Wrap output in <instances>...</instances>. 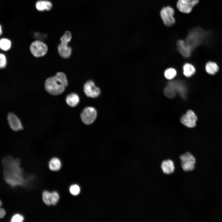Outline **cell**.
<instances>
[{
  "instance_id": "obj_1",
  "label": "cell",
  "mask_w": 222,
  "mask_h": 222,
  "mask_svg": "<svg viewBox=\"0 0 222 222\" xmlns=\"http://www.w3.org/2000/svg\"><path fill=\"white\" fill-rule=\"evenodd\" d=\"M68 85L66 75L63 72H58L56 75L47 78L44 83L46 91L52 95H58L65 91Z\"/></svg>"
},
{
  "instance_id": "obj_2",
  "label": "cell",
  "mask_w": 222,
  "mask_h": 222,
  "mask_svg": "<svg viewBox=\"0 0 222 222\" xmlns=\"http://www.w3.org/2000/svg\"><path fill=\"white\" fill-rule=\"evenodd\" d=\"M207 32L200 27H195L189 30L186 43L193 49L203 43H207Z\"/></svg>"
},
{
  "instance_id": "obj_3",
  "label": "cell",
  "mask_w": 222,
  "mask_h": 222,
  "mask_svg": "<svg viewBox=\"0 0 222 222\" xmlns=\"http://www.w3.org/2000/svg\"><path fill=\"white\" fill-rule=\"evenodd\" d=\"M175 12L174 9L170 6H164L161 9L160 16L166 27H171L175 24V19L174 16Z\"/></svg>"
},
{
  "instance_id": "obj_4",
  "label": "cell",
  "mask_w": 222,
  "mask_h": 222,
  "mask_svg": "<svg viewBox=\"0 0 222 222\" xmlns=\"http://www.w3.org/2000/svg\"><path fill=\"white\" fill-rule=\"evenodd\" d=\"M30 50L32 55L38 58L46 55L48 51V48L46 43L42 40H36L31 44Z\"/></svg>"
},
{
  "instance_id": "obj_5",
  "label": "cell",
  "mask_w": 222,
  "mask_h": 222,
  "mask_svg": "<svg viewBox=\"0 0 222 222\" xmlns=\"http://www.w3.org/2000/svg\"><path fill=\"white\" fill-rule=\"evenodd\" d=\"M181 166L183 170L186 172L193 170L195 168L196 160L195 157L191 153L186 152L180 157Z\"/></svg>"
},
{
  "instance_id": "obj_6",
  "label": "cell",
  "mask_w": 222,
  "mask_h": 222,
  "mask_svg": "<svg viewBox=\"0 0 222 222\" xmlns=\"http://www.w3.org/2000/svg\"><path fill=\"white\" fill-rule=\"evenodd\" d=\"M97 116L96 109L92 107H87L81 112L80 117L82 122L86 125L92 123L96 120Z\"/></svg>"
},
{
  "instance_id": "obj_7",
  "label": "cell",
  "mask_w": 222,
  "mask_h": 222,
  "mask_svg": "<svg viewBox=\"0 0 222 222\" xmlns=\"http://www.w3.org/2000/svg\"><path fill=\"white\" fill-rule=\"evenodd\" d=\"M84 91L87 96L92 98L98 97L101 93L100 88L96 86L94 82L89 80L87 81L83 86Z\"/></svg>"
},
{
  "instance_id": "obj_8",
  "label": "cell",
  "mask_w": 222,
  "mask_h": 222,
  "mask_svg": "<svg viewBox=\"0 0 222 222\" xmlns=\"http://www.w3.org/2000/svg\"><path fill=\"white\" fill-rule=\"evenodd\" d=\"M199 0H178L176 7L181 12L185 13H190L194 7L199 2Z\"/></svg>"
},
{
  "instance_id": "obj_9",
  "label": "cell",
  "mask_w": 222,
  "mask_h": 222,
  "mask_svg": "<svg viewBox=\"0 0 222 222\" xmlns=\"http://www.w3.org/2000/svg\"><path fill=\"white\" fill-rule=\"evenodd\" d=\"M198 120L197 116L194 111L188 110L186 113L182 116L180 119L181 122L188 128H193L196 125Z\"/></svg>"
},
{
  "instance_id": "obj_10",
  "label": "cell",
  "mask_w": 222,
  "mask_h": 222,
  "mask_svg": "<svg viewBox=\"0 0 222 222\" xmlns=\"http://www.w3.org/2000/svg\"><path fill=\"white\" fill-rule=\"evenodd\" d=\"M167 85L171 88L176 93L179 94L183 99L186 98L187 90L185 84L180 81H174L169 82Z\"/></svg>"
},
{
  "instance_id": "obj_11",
  "label": "cell",
  "mask_w": 222,
  "mask_h": 222,
  "mask_svg": "<svg viewBox=\"0 0 222 222\" xmlns=\"http://www.w3.org/2000/svg\"><path fill=\"white\" fill-rule=\"evenodd\" d=\"M8 124L10 128L14 131L22 130L23 126L19 118L12 113L8 114L7 117Z\"/></svg>"
},
{
  "instance_id": "obj_12",
  "label": "cell",
  "mask_w": 222,
  "mask_h": 222,
  "mask_svg": "<svg viewBox=\"0 0 222 222\" xmlns=\"http://www.w3.org/2000/svg\"><path fill=\"white\" fill-rule=\"evenodd\" d=\"M68 43L61 42L57 47L59 54L64 59L69 58L72 54V48L71 46H68Z\"/></svg>"
},
{
  "instance_id": "obj_13",
  "label": "cell",
  "mask_w": 222,
  "mask_h": 222,
  "mask_svg": "<svg viewBox=\"0 0 222 222\" xmlns=\"http://www.w3.org/2000/svg\"><path fill=\"white\" fill-rule=\"evenodd\" d=\"M177 45L179 51L183 57L187 58L190 56L192 49L185 41L179 40L177 42Z\"/></svg>"
},
{
  "instance_id": "obj_14",
  "label": "cell",
  "mask_w": 222,
  "mask_h": 222,
  "mask_svg": "<svg viewBox=\"0 0 222 222\" xmlns=\"http://www.w3.org/2000/svg\"><path fill=\"white\" fill-rule=\"evenodd\" d=\"M161 167L163 173L166 174H171L175 170L174 163L170 159L163 161L162 162Z\"/></svg>"
},
{
  "instance_id": "obj_15",
  "label": "cell",
  "mask_w": 222,
  "mask_h": 222,
  "mask_svg": "<svg viewBox=\"0 0 222 222\" xmlns=\"http://www.w3.org/2000/svg\"><path fill=\"white\" fill-rule=\"evenodd\" d=\"M205 70L207 73L211 75L216 74L219 71V68L217 64L213 61H209L205 65Z\"/></svg>"
},
{
  "instance_id": "obj_16",
  "label": "cell",
  "mask_w": 222,
  "mask_h": 222,
  "mask_svg": "<svg viewBox=\"0 0 222 222\" xmlns=\"http://www.w3.org/2000/svg\"><path fill=\"white\" fill-rule=\"evenodd\" d=\"M35 6L37 10L40 11L50 10L52 7L51 2L47 0H39L36 3Z\"/></svg>"
},
{
  "instance_id": "obj_17",
  "label": "cell",
  "mask_w": 222,
  "mask_h": 222,
  "mask_svg": "<svg viewBox=\"0 0 222 222\" xmlns=\"http://www.w3.org/2000/svg\"><path fill=\"white\" fill-rule=\"evenodd\" d=\"M66 102L67 104L71 107H75L79 103L80 99L76 93L72 92L68 94L66 97Z\"/></svg>"
},
{
  "instance_id": "obj_18",
  "label": "cell",
  "mask_w": 222,
  "mask_h": 222,
  "mask_svg": "<svg viewBox=\"0 0 222 222\" xmlns=\"http://www.w3.org/2000/svg\"><path fill=\"white\" fill-rule=\"evenodd\" d=\"M49 169L53 171H56L60 170L62 166L61 160L56 157L51 158L48 163Z\"/></svg>"
},
{
  "instance_id": "obj_19",
  "label": "cell",
  "mask_w": 222,
  "mask_h": 222,
  "mask_svg": "<svg viewBox=\"0 0 222 222\" xmlns=\"http://www.w3.org/2000/svg\"><path fill=\"white\" fill-rule=\"evenodd\" d=\"M183 73L186 77H189L193 75L195 72V69L192 64L187 63L183 66Z\"/></svg>"
},
{
  "instance_id": "obj_20",
  "label": "cell",
  "mask_w": 222,
  "mask_h": 222,
  "mask_svg": "<svg viewBox=\"0 0 222 222\" xmlns=\"http://www.w3.org/2000/svg\"><path fill=\"white\" fill-rule=\"evenodd\" d=\"M11 46V42L8 39L2 38L0 39V48L2 50L7 51L9 50Z\"/></svg>"
},
{
  "instance_id": "obj_21",
  "label": "cell",
  "mask_w": 222,
  "mask_h": 222,
  "mask_svg": "<svg viewBox=\"0 0 222 222\" xmlns=\"http://www.w3.org/2000/svg\"><path fill=\"white\" fill-rule=\"evenodd\" d=\"M60 196L58 192L56 191L51 192L50 200L51 205L55 206L59 202Z\"/></svg>"
},
{
  "instance_id": "obj_22",
  "label": "cell",
  "mask_w": 222,
  "mask_h": 222,
  "mask_svg": "<svg viewBox=\"0 0 222 222\" xmlns=\"http://www.w3.org/2000/svg\"><path fill=\"white\" fill-rule=\"evenodd\" d=\"M51 192L46 190L44 191L42 194V199L46 205L48 206H51V204L50 200Z\"/></svg>"
},
{
  "instance_id": "obj_23",
  "label": "cell",
  "mask_w": 222,
  "mask_h": 222,
  "mask_svg": "<svg viewBox=\"0 0 222 222\" xmlns=\"http://www.w3.org/2000/svg\"><path fill=\"white\" fill-rule=\"evenodd\" d=\"M176 70L172 68H170L166 70L164 72L165 77L169 80L173 78L176 75Z\"/></svg>"
},
{
  "instance_id": "obj_24",
  "label": "cell",
  "mask_w": 222,
  "mask_h": 222,
  "mask_svg": "<svg viewBox=\"0 0 222 222\" xmlns=\"http://www.w3.org/2000/svg\"><path fill=\"white\" fill-rule=\"evenodd\" d=\"M69 191L72 195L76 196L79 194L80 191V188L78 185L73 184L70 186Z\"/></svg>"
},
{
  "instance_id": "obj_25",
  "label": "cell",
  "mask_w": 222,
  "mask_h": 222,
  "mask_svg": "<svg viewBox=\"0 0 222 222\" xmlns=\"http://www.w3.org/2000/svg\"><path fill=\"white\" fill-rule=\"evenodd\" d=\"M72 38V35L71 32L67 31L65 32L63 35L60 37V42L69 43L71 41Z\"/></svg>"
},
{
  "instance_id": "obj_26",
  "label": "cell",
  "mask_w": 222,
  "mask_h": 222,
  "mask_svg": "<svg viewBox=\"0 0 222 222\" xmlns=\"http://www.w3.org/2000/svg\"><path fill=\"white\" fill-rule=\"evenodd\" d=\"M164 93L165 96L169 98L174 97L176 94L173 89L167 85L164 88Z\"/></svg>"
},
{
  "instance_id": "obj_27",
  "label": "cell",
  "mask_w": 222,
  "mask_h": 222,
  "mask_svg": "<svg viewBox=\"0 0 222 222\" xmlns=\"http://www.w3.org/2000/svg\"><path fill=\"white\" fill-rule=\"evenodd\" d=\"M24 220L23 216L19 214H16L14 215L11 219L12 222H22Z\"/></svg>"
},
{
  "instance_id": "obj_28",
  "label": "cell",
  "mask_w": 222,
  "mask_h": 222,
  "mask_svg": "<svg viewBox=\"0 0 222 222\" xmlns=\"http://www.w3.org/2000/svg\"><path fill=\"white\" fill-rule=\"evenodd\" d=\"M6 64V60L5 55L0 53V68L5 67Z\"/></svg>"
},
{
  "instance_id": "obj_29",
  "label": "cell",
  "mask_w": 222,
  "mask_h": 222,
  "mask_svg": "<svg viewBox=\"0 0 222 222\" xmlns=\"http://www.w3.org/2000/svg\"><path fill=\"white\" fill-rule=\"evenodd\" d=\"M2 203L0 200V218L3 217L5 215V211L4 209L1 208Z\"/></svg>"
},
{
  "instance_id": "obj_30",
  "label": "cell",
  "mask_w": 222,
  "mask_h": 222,
  "mask_svg": "<svg viewBox=\"0 0 222 222\" xmlns=\"http://www.w3.org/2000/svg\"><path fill=\"white\" fill-rule=\"evenodd\" d=\"M64 176H65V177H66V175H64V188H65V189L66 191L68 193H69L70 192H69V191L66 188V186H65V182H64ZM65 183H66V182H65ZM67 188H68V187H67ZM68 189H69V188H68Z\"/></svg>"
},
{
  "instance_id": "obj_31",
  "label": "cell",
  "mask_w": 222,
  "mask_h": 222,
  "mask_svg": "<svg viewBox=\"0 0 222 222\" xmlns=\"http://www.w3.org/2000/svg\"><path fill=\"white\" fill-rule=\"evenodd\" d=\"M2 31L1 26L0 25V36L2 34Z\"/></svg>"
}]
</instances>
